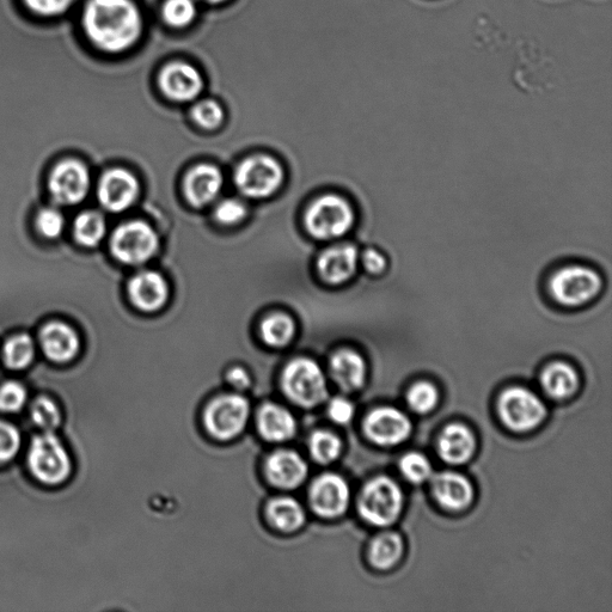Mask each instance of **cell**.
Instances as JSON below:
<instances>
[{
  "label": "cell",
  "mask_w": 612,
  "mask_h": 612,
  "mask_svg": "<svg viewBox=\"0 0 612 612\" xmlns=\"http://www.w3.org/2000/svg\"><path fill=\"white\" fill-rule=\"evenodd\" d=\"M79 39L91 53L118 59L142 40L144 17L136 0H82L73 15Z\"/></svg>",
  "instance_id": "6da1fadb"
},
{
  "label": "cell",
  "mask_w": 612,
  "mask_h": 612,
  "mask_svg": "<svg viewBox=\"0 0 612 612\" xmlns=\"http://www.w3.org/2000/svg\"><path fill=\"white\" fill-rule=\"evenodd\" d=\"M603 289V281L595 269L567 266L559 269L549 281L554 301L568 308L589 304Z\"/></svg>",
  "instance_id": "7a4b0ae2"
},
{
  "label": "cell",
  "mask_w": 612,
  "mask_h": 612,
  "mask_svg": "<svg viewBox=\"0 0 612 612\" xmlns=\"http://www.w3.org/2000/svg\"><path fill=\"white\" fill-rule=\"evenodd\" d=\"M403 495L399 486L388 477H377L367 483L359 498V512L367 523L388 526L399 518Z\"/></svg>",
  "instance_id": "3957f363"
},
{
  "label": "cell",
  "mask_w": 612,
  "mask_h": 612,
  "mask_svg": "<svg viewBox=\"0 0 612 612\" xmlns=\"http://www.w3.org/2000/svg\"><path fill=\"white\" fill-rule=\"evenodd\" d=\"M285 393L297 405L315 407L327 399V382L321 367L310 359H297L286 367Z\"/></svg>",
  "instance_id": "277c9868"
},
{
  "label": "cell",
  "mask_w": 612,
  "mask_h": 612,
  "mask_svg": "<svg viewBox=\"0 0 612 612\" xmlns=\"http://www.w3.org/2000/svg\"><path fill=\"white\" fill-rule=\"evenodd\" d=\"M29 467L41 482L58 485L69 477L71 459L60 440L52 432H46L30 446Z\"/></svg>",
  "instance_id": "5b68a950"
},
{
  "label": "cell",
  "mask_w": 612,
  "mask_h": 612,
  "mask_svg": "<svg viewBox=\"0 0 612 612\" xmlns=\"http://www.w3.org/2000/svg\"><path fill=\"white\" fill-rule=\"evenodd\" d=\"M312 236L332 240L347 234L354 224V212L346 200L327 195L309 208L305 218Z\"/></svg>",
  "instance_id": "8992f818"
},
{
  "label": "cell",
  "mask_w": 612,
  "mask_h": 612,
  "mask_svg": "<svg viewBox=\"0 0 612 612\" xmlns=\"http://www.w3.org/2000/svg\"><path fill=\"white\" fill-rule=\"evenodd\" d=\"M499 415L516 432H528L542 424L547 408L535 394L524 388H511L500 396Z\"/></svg>",
  "instance_id": "52a82bcc"
},
{
  "label": "cell",
  "mask_w": 612,
  "mask_h": 612,
  "mask_svg": "<svg viewBox=\"0 0 612 612\" xmlns=\"http://www.w3.org/2000/svg\"><path fill=\"white\" fill-rule=\"evenodd\" d=\"M283 177V169L273 158L255 156L238 167L236 185L249 198H266L277 191Z\"/></svg>",
  "instance_id": "ba28073f"
},
{
  "label": "cell",
  "mask_w": 612,
  "mask_h": 612,
  "mask_svg": "<svg viewBox=\"0 0 612 612\" xmlns=\"http://www.w3.org/2000/svg\"><path fill=\"white\" fill-rule=\"evenodd\" d=\"M249 402L240 395H224L208 406L205 424L213 437L222 440L235 438L247 425Z\"/></svg>",
  "instance_id": "9c48e42d"
},
{
  "label": "cell",
  "mask_w": 612,
  "mask_h": 612,
  "mask_svg": "<svg viewBox=\"0 0 612 612\" xmlns=\"http://www.w3.org/2000/svg\"><path fill=\"white\" fill-rule=\"evenodd\" d=\"M158 248V238L148 224L130 222L119 226L112 238V252L116 259L139 265L151 259Z\"/></svg>",
  "instance_id": "30bf717a"
},
{
  "label": "cell",
  "mask_w": 612,
  "mask_h": 612,
  "mask_svg": "<svg viewBox=\"0 0 612 612\" xmlns=\"http://www.w3.org/2000/svg\"><path fill=\"white\" fill-rule=\"evenodd\" d=\"M90 187L89 171L78 161L61 162L50 177V192L60 205H76L87 197Z\"/></svg>",
  "instance_id": "8fae6325"
},
{
  "label": "cell",
  "mask_w": 612,
  "mask_h": 612,
  "mask_svg": "<svg viewBox=\"0 0 612 612\" xmlns=\"http://www.w3.org/2000/svg\"><path fill=\"white\" fill-rule=\"evenodd\" d=\"M159 88L168 99L175 102H191L204 89L201 72L192 64L175 61L163 67L159 73Z\"/></svg>",
  "instance_id": "7c38bea8"
},
{
  "label": "cell",
  "mask_w": 612,
  "mask_h": 612,
  "mask_svg": "<svg viewBox=\"0 0 612 612\" xmlns=\"http://www.w3.org/2000/svg\"><path fill=\"white\" fill-rule=\"evenodd\" d=\"M366 436L382 446L399 445L409 437L412 425L407 416L395 408L384 407L367 415L364 424Z\"/></svg>",
  "instance_id": "4fadbf2b"
},
{
  "label": "cell",
  "mask_w": 612,
  "mask_h": 612,
  "mask_svg": "<svg viewBox=\"0 0 612 612\" xmlns=\"http://www.w3.org/2000/svg\"><path fill=\"white\" fill-rule=\"evenodd\" d=\"M350 488L342 477L327 474L314 482L310 491V503L320 516L335 518L345 513L350 504Z\"/></svg>",
  "instance_id": "5bb4252c"
},
{
  "label": "cell",
  "mask_w": 612,
  "mask_h": 612,
  "mask_svg": "<svg viewBox=\"0 0 612 612\" xmlns=\"http://www.w3.org/2000/svg\"><path fill=\"white\" fill-rule=\"evenodd\" d=\"M138 193L139 185L136 177L126 170H110L100 181V203L112 212L125 211L134 203Z\"/></svg>",
  "instance_id": "9a60e30c"
},
{
  "label": "cell",
  "mask_w": 612,
  "mask_h": 612,
  "mask_svg": "<svg viewBox=\"0 0 612 612\" xmlns=\"http://www.w3.org/2000/svg\"><path fill=\"white\" fill-rule=\"evenodd\" d=\"M267 475L274 486L292 489L302 485L308 465L297 452L281 450L268 458Z\"/></svg>",
  "instance_id": "2e32d148"
},
{
  "label": "cell",
  "mask_w": 612,
  "mask_h": 612,
  "mask_svg": "<svg viewBox=\"0 0 612 612\" xmlns=\"http://www.w3.org/2000/svg\"><path fill=\"white\" fill-rule=\"evenodd\" d=\"M432 491L440 505L454 511L465 509L474 498L471 483L464 476L451 471L433 477Z\"/></svg>",
  "instance_id": "e0dca14e"
},
{
  "label": "cell",
  "mask_w": 612,
  "mask_h": 612,
  "mask_svg": "<svg viewBox=\"0 0 612 612\" xmlns=\"http://www.w3.org/2000/svg\"><path fill=\"white\" fill-rule=\"evenodd\" d=\"M40 342L46 356L55 363H67L76 357L79 350L75 330L61 322L47 324L41 330Z\"/></svg>",
  "instance_id": "ac0fdd59"
},
{
  "label": "cell",
  "mask_w": 612,
  "mask_h": 612,
  "mask_svg": "<svg viewBox=\"0 0 612 612\" xmlns=\"http://www.w3.org/2000/svg\"><path fill=\"white\" fill-rule=\"evenodd\" d=\"M358 250L351 244L330 248L318 260V271L330 284L339 285L350 280L357 271Z\"/></svg>",
  "instance_id": "d6986e66"
},
{
  "label": "cell",
  "mask_w": 612,
  "mask_h": 612,
  "mask_svg": "<svg viewBox=\"0 0 612 612\" xmlns=\"http://www.w3.org/2000/svg\"><path fill=\"white\" fill-rule=\"evenodd\" d=\"M134 305L140 310L156 311L167 302L168 285L156 272H142L131 280L128 286Z\"/></svg>",
  "instance_id": "ffe728a7"
},
{
  "label": "cell",
  "mask_w": 612,
  "mask_h": 612,
  "mask_svg": "<svg viewBox=\"0 0 612 612\" xmlns=\"http://www.w3.org/2000/svg\"><path fill=\"white\" fill-rule=\"evenodd\" d=\"M222 175L212 165L201 164L195 167L186 177L185 191L189 203L203 207L212 203L222 188Z\"/></svg>",
  "instance_id": "44dd1931"
},
{
  "label": "cell",
  "mask_w": 612,
  "mask_h": 612,
  "mask_svg": "<svg viewBox=\"0 0 612 612\" xmlns=\"http://www.w3.org/2000/svg\"><path fill=\"white\" fill-rule=\"evenodd\" d=\"M476 442L473 432L461 424L445 428L439 438V455L446 463L463 464L474 455Z\"/></svg>",
  "instance_id": "7402d4cb"
},
{
  "label": "cell",
  "mask_w": 612,
  "mask_h": 612,
  "mask_svg": "<svg viewBox=\"0 0 612 612\" xmlns=\"http://www.w3.org/2000/svg\"><path fill=\"white\" fill-rule=\"evenodd\" d=\"M257 425L262 437L269 442H285L295 436L297 428L296 419L290 410L273 403L261 408Z\"/></svg>",
  "instance_id": "603a6c76"
},
{
  "label": "cell",
  "mask_w": 612,
  "mask_h": 612,
  "mask_svg": "<svg viewBox=\"0 0 612 612\" xmlns=\"http://www.w3.org/2000/svg\"><path fill=\"white\" fill-rule=\"evenodd\" d=\"M16 3L30 20L52 23L75 15L82 0H16Z\"/></svg>",
  "instance_id": "cb8c5ba5"
},
{
  "label": "cell",
  "mask_w": 612,
  "mask_h": 612,
  "mask_svg": "<svg viewBox=\"0 0 612 612\" xmlns=\"http://www.w3.org/2000/svg\"><path fill=\"white\" fill-rule=\"evenodd\" d=\"M330 370L341 389L354 391L363 387L366 365L359 353L351 350L335 353L330 363Z\"/></svg>",
  "instance_id": "d4e9b609"
},
{
  "label": "cell",
  "mask_w": 612,
  "mask_h": 612,
  "mask_svg": "<svg viewBox=\"0 0 612 612\" xmlns=\"http://www.w3.org/2000/svg\"><path fill=\"white\" fill-rule=\"evenodd\" d=\"M578 384L577 372L571 365L565 363L550 364L542 373L543 388L553 399H567L575 393Z\"/></svg>",
  "instance_id": "484cf974"
},
{
  "label": "cell",
  "mask_w": 612,
  "mask_h": 612,
  "mask_svg": "<svg viewBox=\"0 0 612 612\" xmlns=\"http://www.w3.org/2000/svg\"><path fill=\"white\" fill-rule=\"evenodd\" d=\"M268 518L278 529L291 532L304 524L305 513L301 504L295 499H274L267 507Z\"/></svg>",
  "instance_id": "4316f807"
},
{
  "label": "cell",
  "mask_w": 612,
  "mask_h": 612,
  "mask_svg": "<svg viewBox=\"0 0 612 612\" xmlns=\"http://www.w3.org/2000/svg\"><path fill=\"white\" fill-rule=\"evenodd\" d=\"M402 553L401 537L395 532H384L371 544L370 561L378 569H389L400 561Z\"/></svg>",
  "instance_id": "83f0119b"
},
{
  "label": "cell",
  "mask_w": 612,
  "mask_h": 612,
  "mask_svg": "<svg viewBox=\"0 0 612 612\" xmlns=\"http://www.w3.org/2000/svg\"><path fill=\"white\" fill-rule=\"evenodd\" d=\"M76 240L85 247H96L106 234V223L100 213L84 212L75 222Z\"/></svg>",
  "instance_id": "f1b7e54d"
},
{
  "label": "cell",
  "mask_w": 612,
  "mask_h": 612,
  "mask_svg": "<svg viewBox=\"0 0 612 612\" xmlns=\"http://www.w3.org/2000/svg\"><path fill=\"white\" fill-rule=\"evenodd\" d=\"M261 335L269 346H286L295 336V323L283 314L269 316L262 322Z\"/></svg>",
  "instance_id": "f546056e"
},
{
  "label": "cell",
  "mask_w": 612,
  "mask_h": 612,
  "mask_svg": "<svg viewBox=\"0 0 612 612\" xmlns=\"http://www.w3.org/2000/svg\"><path fill=\"white\" fill-rule=\"evenodd\" d=\"M3 354L5 364L11 367V369H24L34 359V341L27 334L16 335L6 342Z\"/></svg>",
  "instance_id": "4dcf8cb0"
},
{
  "label": "cell",
  "mask_w": 612,
  "mask_h": 612,
  "mask_svg": "<svg viewBox=\"0 0 612 612\" xmlns=\"http://www.w3.org/2000/svg\"><path fill=\"white\" fill-rule=\"evenodd\" d=\"M162 16L168 26L181 29L191 26L198 16L195 0H165Z\"/></svg>",
  "instance_id": "1f68e13d"
},
{
  "label": "cell",
  "mask_w": 612,
  "mask_h": 612,
  "mask_svg": "<svg viewBox=\"0 0 612 612\" xmlns=\"http://www.w3.org/2000/svg\"><path fill=\"white\" fill-rule=\"evenodd\" d=\"M309 445L312 457L322 464L335 461L342 450L340 439L335 434L326 431L312 434Z\"/></svg>",
  "instance_id": "d6a6232c"
},
{
  "label": "cell",
  "mask_w": 612,
  "mask_h": 612,
  "mask_svg": "<svg viewBox=\"0 0 612 612\" xmlns=\"http://www.w3.org/2000/svg\"><path fill=\"white\" fill-rule=\"evenodd\" d=\"M438 390L433 384L420 382L410 388L407 400L410 408L416 413L425 414L437 406Z\"/></svg>",
  "instance_id": "836d02e7"
},
{
  "label": "cell",
  "mask_w": 612,
  "mask_h": 612,
  "mask_svg": "<svg viewBox=\"0 0 612 612\" xmlns=\"http://www.w3.org/2000/svg\"><path fill=\"white\" fill-rule=\"evenodd\" d=\"M401 473L406 479L414 483H422L430 479L432 467L428 459L418 452H410L401 459Z\"/></svg>",
  "instance_id": "e575fe53"
},
{
  "label": "cell",
  "mask_w": 612,
  "mask_h": 612,
  "mask_svg": "<svg viewBox=\"0 0 612 612\" xmlns=\"http://www.w3.org/2000/svg\"><path fill=\"white\" fill-rule=\"evenodd\" d=\"M32 416L35 424L47 432H52L60 424L59 409L47 397H41L34 402Z\"/></svg>",
  "instance_id": "d590c367"
},
{
  "label": "cell",
  "mask_w": 612,
  "mask_h": 612,
  "mask_svg": "<svg viewBox=\"0 0 612 612\" xmlns=\"http://www.w3.org/2000/svg\"><path fill=\"white\" fill-rule=\"evenodd\" d=\"M192 116L198 125L204 128H216L222 124L223 108L212 100L200 101L192 109Z\"/></svg>",
  "instance_id": "8d00e7d4"
},
{
  "label": "cell",
  "mask_w": 612,
  "mask_h": 612,
  "mask_svg": "<svg viewBox=\"0 0 612 612\" xmlns=\"http://www.w3.org/2000/svg\"><path fill=\"white\" fill-rule=\"evenodd\" d=\"M27 400V391L17 382H8L0 387V410L14 413L20 410Z\"/></svg>",
  "instance_id": "74e56055"
},
{
  "label": "cell",
  "mask_w": 612,
  "mask_h": 612,
  "mask_svg": "<svg viewBox=\"0 0 612 612\" xmlns=\"http://www.w3.org/2000/svg\"><path fill=\"white\" fill-rule=\"evenodd\" d=\"M65 219L63 214L55 208H44L36 218V226L42 236L54 240L61 235L64 230Z\"/></svg>",
  "instance_id": "f35d334b"
},
{
  "label": "cell",
  "mask_w": 612,
  "mask_h": 612,
  "mask_svg": "<svg viewBox=\"0 0 612 612\" xmlns=\"http://www.w3.org/2000/svg\"><path fill=\"white\" fill-rule=\"evenodd\" d=\"M21 437L16 428L0 421V463L9 462L20 449Z\"/></svg>",
  "instance_id": "ab89813d"
},
{
  "label": "cell",
  "mask_w": 612,
  "mask_h": 612,
  "mask_svg": "<svg viewBox=\"0 0 612 612\" xmlns=\"http://www.w3.org/2000/svg\"><path fill=\"white\" fill-rule=\"evenodd\" d=\"M247 208L241 201L226 199L216 208V218L223 224H235L246 217Z\"/></svg>",
  "instance_id": "60d3db41"
},
{
  "label": "cell",
  "mask_w": 612,
  "mask_h": 612,
  "mask_svg": "<svg viewBox=\"0 0 612 612\" xmlns=\"http://www.w3.org/2000/svg\"><path fill=\"white\" fill-rule=\"evenodd\" d=\"M328 413L336 424L346 425L353 418L354 407L350 401L338 397L330 402Z\"/></svg>",
  "instance_id": "b9f144b4"
},
{
  "label": "cell",
  "mask_w": 612,
  "mask_h": 612,
  "mask_svg": "<svg viewBox=\"0 0 612 612\" xmlns=\"http://www.w3.org/2000/svg\"><path fill=\"white\" fill-rule=\"evenodd\" d=\"M363 263L366 271L371 274H382L387 269V259L376 249H367L363 255Z\"/></svg>",
  "instance_id": "7bdbcfd3"
},
{
  "label": "cell",
  "mask_w": 612,
  "mask_h": 612,
  "mask_svg": "<svg viewBox=\"0 0 612 612\" xmlns=\"http://www.w3.org/2000/svg\"><path fill=\"white\" fill-rule=\"evenodd\" d=\"M228 382L238 390L247 389L250 385V377L246 370L234 367L228 372Z\"/></svg>",
  "instance_id": "ee69618b"
},
{
  "label": "cell",
  "mask_w": 612,
  "mask_h": 612,
  "mask_svg": "<svg viewBox=\"0 0 612 612\" xmlns=\"http://www.w3.org/2000/svg\"><path fill=\"white\" fill-rule=\"evenodd\" d=\"M205 2L217 5V4H222V3L226 2V0H205Z\"/></svg>",
  "instance_id": "f6af8a7d"
}]
</instances>
